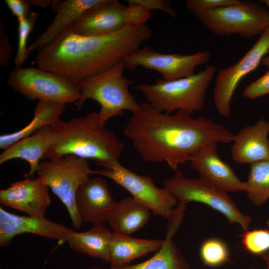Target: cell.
Segmentation results:
<instances>
[{
	"label": "cell",
	"mask_w": 269,
	"mask_h": 269,
	"mask_svg": "<svg viewBox=\"0 0 269 269\" xmlns=\"http://www.w3.org/2000/svg\"><path fill=\"white\" fill-rule=\"evenodd\" d=\"M4 2L17 20L27 17L32 12L28 0H5Z\"/></svg>",
	"instance_id": "cell-34"
},
{
	"label": "cell",
	"mask_w": 269,
	"mask_h": 269,
	"mask_svg": "<svg viewBox=\"0 0 269 269\" xmlns=\"http://www.w3.org/2000/svg\"><path fill=\"white\" fill-rule=\"evenodd\" d=\"M150 209L133 197H127L117 202L108 223L113 232L131 235L142 228L150 216Z\"/></svg>",
	"instance_id": "cell-23"
},
{
	"label": "cell",
	"mask_w": 269,
	"mask_h": 269,
	"mask_svg": "<svg viewBox=\"0 0 269 269\" xmlns=\"http://www.w3.org/2000/svg\"><path fill=\"white\" fill-rule=\"evenodd\" d=\"M74 230L44 216H19L0 208V246L6 247L16 236L30 233L45 238L66 242Z\"/></svg>",
	"instance_id": "cell-14"
},
{
	"label": "cell",
	"mask_w": 269,
	"mask_h": 269,
	"mask_svg": "<svg viewBox=\"0 0 269 269\" xmlns=\"http://www.w3.org/2000/svg\"><path fill=\"white\" fill-rule=\"evenodd\" d=\"M164 243V239L136 238L113 232L109 248L110 268L129 265L137 258L157 252Z\"/></svg>",
	"instance_id": "cell-22"
},
{
	"label": "cell",
	"mask_w": 269,
	"mask_h": 269,
	"mask_svg": "<svg viewBox=\"0 0 269 269\" xmlns=\"http://www.w3.org/2000/svg\"><path fill=\"white\" fill-rule=\"evenodd\" d=\"M269 121L263 118L242 129L234 135L231 147L234 161L252 164L269 156Z\"/></svg>",
	"instance_id": "cell-19"
},
{
	"label": "cell",
	"mask_w": 269,
	"mask_h": 269,
	"mask_svg": "<svg viewBox=\"0 0 269 269\" xmlns=\"http://www.w3.org/2000/svg\"><path fill=\"white\" fill-rule=\"evenodd\" d=\"M103 0H53L51 7L56 13L50 25L28 47V55L53 42L86 11Z\"/></svg>",
	"instance_id": "cell-20"
},
{
	"label": "cell",
	"mask_w": 269,
	"mask_h": 269,
	"mask_svg": "<svg viewBox=\"0 0 269 269\" xmlns=\"http://www.w3.org/2000/svg\"><path fill=\"white\" fill-rule=\"evenodd\" d=\"M31 6L47 7L52 5L53 0H28Z\"/></svg>",
	"instance_id": "cell-36"
},
{
	"label": "cell",
	"mask_w": 269,
	"mask_h": 269,
	"mask_svg": "<svg viewBox=\"0 0 269 269\" xmlns=\"http://www.w3.org/2000/svg\"><path fill=\"white\" fill-rule=\"evenodd\" d=\"M210 57L208 51L192 54L163 53L145 46L129 55L123 61L125 68L131 71L142 66L158 72L164 80L172 81L194 74L196 67L206 64Z\"/></svg>",
	"instance_id": "cell-11"
},
{
	"label": "cell",
	"mask_w": 269,
	"mask_h": 269,
	"mask_svg": "<svg viewBox=\"0 0 269 269\" xmlns=\"http://www.w3.org/2000/svg\"><path fill=\"white\" fill-rule=\"evenodd\" d=\"M49 187L39 177L11 183L0 191V204L32 217L44 216L51 203Z\"/></svg>",
	"instance_id": "cell-16"
},
{
	"label": "cell",
	"mask_w": 269,
	"mask_h": 269,
	"mask_svg": "<svg viewBox=\"0 0 269 269\" xmlns=\"http://www.w3.org/2000/svg\"><path fill=\"white\" fill-rule=\"evenodd\" d=\"M199 254L203 264L209 267H219L230 262L227 244L218 238L205 240L200 246Z\"/></svg>",
	"instance_id": "cell-27"
},
{
	"label": "cell",
	"mask_w": 269,
	"mask_h": 269,
	"mask_svg": "<svg viewBox=\"0 0 269 269\" xmlns=\"http://www.w3.org/2000/svg\"><path fill=\"white\" fill-rule=\"evenodd\" d=\"M75 204L82 223L104 224L110 219L117 202L112 196L106 179L89 178L78 188Z\"/></svg>",
	"instance_id": "cell-15"
},
{
	"label": "cell",
	"mask_w": 269,
	"mask_h": 269,
	"mask_svg": "<svg viewBox=\"0 0 269 269\" xmlns=\"http://www.w3.org/2000/svg\"><path fill=\"white\" fill-rule=\"evenodd\" d=\"M126 7L116 0H103L66 30L85 36H100L117 32L128 26L125 16Z\"/></svg>",
	"instance_id": "cell-17"
},
{
	"label": "cell",
	"mask_w": 269,
	"mask_h": 269,
	"mask_svg": "<svg viewBox=\"0 0 269 269\" xmlns=\"http://www.w3.org/2000/svg\"><path fill=\"white\" fill-rule=\"evenodd\" d=\"M12 45L7 34L4 24L0 19V65L6 66L12 53Z\"/></svg>",
	"instance_id": "cell-33"
},
{
	"label": "cell",
	"mask_w": 269,
	"mask_h": 269,
	"mask_svg": "<svg viewBox=\"0 0 269 269\" xmlns=\"http://www.w3.org/2000/svg\"><path fill=\"white\" fill-rule=\"evenodd\" d=\"M94 174L113 180L146 205L155 215L168 219L176 207L177 200L166 189L157 187L151 177L137 174L120 162L108 168L94 170Z\"/></svg>",
	"instance_id": "cell-10"
},
{
	"label": "cell",
	"mask_w": 269,
	"mask_h": 269,
	"mask_svg": "<svg viewBox=\"0 0 269 269\" xmlns=\"http://www.w3.org/2000/svg\"><path fill=\"white\" fill-rule=\"evenodd\" d=\"M94 173L87 159L74 155L41 161L36 172L64 204L76 229L83 224L76 207V193Z\"/></svg>",
	"instance_id": "cell-6"
},
{
	"label": "cell",
	"mask_w": 269,
	"mask_h": 269,
	"mask_svg": "<svg viewBox=\"0 0 269 269\" xmlns=\"http://www.w3.org/2000/svg\"><path fill=\"white\" fill-rule=\"evenodd\" d=\"M241 1L240 0H187L185 6L190 13L197 16L205 11L237 4Z\"/></svg>",
	"instance_id": "cell-31"
},
{
	"label": "cell",
	"mask_w": 269,
	"mask_h": 269,
	"mask_svg": "<svg viewBox=\"0 0 269 269\" xmlns=\"http://www.w3.org/2000/svg\"><path fill=\"white\" fill-rule=\"evenodd\" d=\"M8 83L14 91L31 100L66 105L76 103L80 96L77 85L59 74L37 67H15Z\"/></svg>",
	"instance_id": "cell-9"
},
{
	"label": "cell",
	"mask_w": 269,
	"mask_h": 269,
	"mask_svg": "<svg viewBox=\"0 0 269 269\" xmlns=\"http://www.w3.org/2000/svg\"><path fill=\"white\" fill-rule=\"evenodd\" d=\"M152 31L147 25H128L111 34L85 36L63 31L36 51L31 64L59 74L75 85L116 66L138 49Z\"/></svg>",
	"instance_id": "cell-2"
},
{
	"label": "cell",
	"mask_w": 269,
	"mask_h": 269,
	"mask_svg": "<svg viewBox=\"0 0 269 269\" xmlns=\"http://www.w3.org/2000/svg\"><path fill=\"white\" fill-rule=\"evenodd\" d=\"M39 16V13L32 11L27 17L18 20V46L14 58L15 67L22 66L28 57L27 40Z\"/></svg>",
	"instance_id": "cell-28"
},
{
	"label": "cell",
	"mask_w": 269,
	"mask_h": 269,
	"mask_svg": "<svg viewBox=\"0 0 269 269\" xmlns=\"http://www.w3.org/2000/svg\"><path fill=\"white\" fill-rule=\"evenodd\" d=\"M121 61L112 68L79 82L80 96L75 103L80 111L84 103L92 99L99 104L100 120L103 124L113 117L122 116L124 111L133 112L139 106L129 91L134 82L124 75Z\"/></svg>",
	"instance_id": "cell-5"
},
{
	"label": "cell",
	"mask_w": 269,
	"mask_h": 269,
	"mask_svg": "<svg viewBox=\"0 0 269 269\" xmlns=\"http://www.w3.org/2000/svg\"><path fill=\"white\" fill-rule=\"evenodd\" d=\"M125 16L128 25L140 26L146 25L151 18V12L142 5L135 3L133 0H127Z\"/></svg>",
	"instance_id": "cell-30"
},
{
	"label": "cell",
	"mask_w": 269,
	"mask_h": 269,
	"mask_svg": "<svg viewBox=\"0 0 269 269\" xmlns=\"http://www.w3.org/2000/svg\"><path fill=\"white\" fill-rule=\"evenodd\" d=\"M262 63L268 67H269V55L267 57H264L262 61Z\"/></svg>",
	"instance_id": "cell-38"
},
{
	"label": "cell",
	"mask_w": 269,
	"mask_h": 269,
	"mask_svg": "<svg viewBox=\"0 0 269 269\" xmlns=\"http://www.w3.org/2000/svg\"><path fill=\"white\" fill-rule=\"evenodd\" d=\"M149 10L158 9L167 13L173 17H176V12L173 8L171 1L168 0H133Z\"/></svg>",
	"instance_id": "cell-35"
},
{
	"label": "cell",
	"mask_w": 269,
	"mask_h": 269,
	"mask_svg": "<svg viewBox=\"0 0 269 269\" xmlns=\"http://www.w3.org/2000/svg\"><path fill=\"white\" fill-rule=\"evenodd\" d=\"M66 105L49 102L38 101L32 120L21 130L0 136V148L2 150L16 141L29 136L41 128L51 125L64 113Z\"/></svg>",
	"instance_id": "cell-25"
},
{
	"label": "cell",
	"mask_w": 269,
	"mask_h": 269,
	"mask_svg": "<svg viewBox=\"0 0 269 269\" xmlns=\"http://www.w3.org/2000/svg\"><path fill=\"white\" fill-rule=\"evenodd\" d=\"M242 243L250 254L262 256L269 252V229L246 231L242 235Z\"/></svg>",
	"instance_id": "cell-29"
},
{
	"label": "cell",
	"mask_w": 269,
	"mask_h": 269,
	"mask_svg": "<svg viewBox=\"0 0 269 269\" xmlns=\"http://www.w3.org/2000/svg\"><path fill=\"white\" fill-rule=\"evenodd\" d=\"M132 113L124 133L141 158L151 163L165 162L173 171L204 145L228 143L234 138L223 125L183 111L161 113L146 102Z\"/></svg>",
	"instance_id": "cell-1"
},
{
	"label": "cell",
	"mask_w": 269,
	"mask_h": 269,
	"mask_svg": "<svg viewBox=\"0 0 269 269\" xmlns=\"http://www.w3.org/2000/svg\"><path fill=\"white\" fill-rule=\"evenodd\" d=\"M246 192L251 202L260 206L269 199V156L251 164Z\"/></svg>",
	"instance_id": "cell-26"
},
{
	"label": "cell",
	"mask_w": 269,
	"mask_h": 269,
	"mask_svg": "<svg viewBox=\"0 0 269 269\" xmlns=\"http://www.w3.org/2000/svg\"><path fill=\"white\" fill-rule=\"evenodd\" d=\"M264 260L266 264V269H269V252L264 254L261 256Z\"/></svg>",
	"instance_id": "cell-37"
},
{
	"label": "cell",
	"mask_w": 269,
	"mask_h": 269,
	"mask_svg": "<svg viewBox=\"0 0 269 269\" xmlns=\"http://www.w3.org/2000/svg\"><path fill=\"white\" fill-rule=\"evenodd\" d=\"M269 52V27L260 35L252 48L235 64L221 69L216 77L213 99L218 113L228 117L231 102L240 81L254 71Z\"/></svg>",
	"instance_id": "cell-12"
},
{
	"label": "cell",
	"mask_w": 269,
	"mask_h": 269,
	"mask_svg": "<svg viewBox=\"0 0 269 269\" xmlns=\"http://www.w3.org/2000/svg\"><path fill=\"white\" fill-rule=\"evenodd\" d=\"M243 95L247 99H254L269 94V70L262 76L247 86Z\"/></svg>",
	"instance_id": "cell-32"
},
{
	"label": "cell",
	"mask_w": 269,
	"mask_h": 269,
	"mask_svg": "<svg viewBox=\"0 0 269 269\" xmlns=\"http://www.w3.org/2000/svg\"><path fill=\"white\" fill-rule=\"evenodd\" d=\"M250 269H253V268H250Z\"/></svg>",
	"instance_id": "cell-41"
},
{
	"label": "cell",
	"mask_w": 269,
	"mask_h": 269,
	"mask_svg": "<svg viewBox=\"0 0 269 269\" xmlns=\"http://www.w3.org/2000/svg\"><path fill=\"white\" fill-rule=\"evenodd\" d=\"M185 208L177 206L167 219L166 235L162 248L150 258L141 263L109 269L92 267L87 269H189V265L172 240L184 215Z\"/></svg>",
	"instance_id": "cell-18"
},
{
	"label": "cell",
	"mask_w": 269,
	"mask_h": 269,
	"mask_svg": "<svg viewBox=\"0 0 269 269\" xmlns=\"http://www.w3.org/2000/svg\"><path fill=\"white\" fill-rule=\"evenodd\" d=\"M197 17L214 34L230 36L237 34L251 38L261 35L269 27V10L260 2L240 3L205 11Z\"/></svg>",
	"instance_id": "cell-7"
},
{
	"label": "cell",
	"mask_w": 269,
	"mask_h": 269,
	"mask_svg": "<svg viewBox=\"0 0 269 269\" xmlns=\"http://www.w3.org/2000/svg\"><path fill=\"white\" fill-rule=\"evenodd\" d=\"M260 2L265 3L267 7H268L269 10V0H261Z\"/></svg>",
	"instance_id": "cell-39"
},
{
	"label": "cell",
	"mask_w": 269,
	"mask_h": 269,
	"mask_svg": "<svg viewBox=\"0 0 269 269\" xmlns=\"http://www.w3.org/2000/svg\"><path fill=\"white\" fill-rule=\"evenodd\" d=\"M267 224L269 226V218L268 219L267 221Z\"/></svg>",
	"instance_id": "cell-40"
},
{
	"label": "cell",
	"mask_w": 269,
	"mask_h": 269,
	"mask_svg": "<svg viewBox=\"0 0 269 269\" xmlns=\"http://www.w3.org/2000/svg\"><path fill=\"white\" fill-rule=\"evenodd\" d=\"M52 143L43 159L74 155L96 160L104 168L119 162L124 147L115 134L101 123L99 113L67 121L60 118L50 126Z\"/></svg>",
	"instance_id": "cell-3"
},
{
	"label": "cell",
	"mask_w": 269,
	"mask_h": 269,
	"mask_svg": "<svg viewBox=\"0 0 269 269\" xmlns=\"http://www.w3.org/2000/svg\"><path fill=\"white\" fill-rule=\"evenodd\" d=\"M217 142L208 143L193 155L191 167L199 178L225 192L246 191V182L242 181L233 168L219 156Z\"/></svg>",
	"instance_id": "cell-13"
},
{
	"label": "cell",
	"mask_w": 269,
	"mask_h": 269,
	"mask_svg": "<svg viewBox=\"0 0 269 269\" xmlns=\"http://www.w3.org/2000/svg\"><path fill=\"white\" fill-rule=\"evenodd\" d=\"M174 175L164 181V188L173 195L179 203L195 202L204 204L219 212L230 223L239 224L244 231L248 230L251 217L243 214L227 192L206 183L201 178L186 177L177 169Z\"/></svg>",
	"instance_id": "cell-8"
},
{
	"label": "cell",
	"mask_w": 269,
	"mask_h": 269,
	"mask_svg": "<svg viewBox=\"0 0 269 269\" xmlns=\"http://www.w3.org/2000/svg\"><path fill=\"white\" fill-rule=\"evenodd\" d=\"M216 71L215 65L183 78L165 81L158 78L154 84L140 83L134 88L145 97L156 111L168 114L183 111L192 115L202 109L209 85Z\"/></svg>",
	"instance_id": "cell-4"
},
{
	"label": "cell",
	"mask_w": 269,
	"mask_h": 269,
	"mask_svg": "<svg viewBox=\"0 0 269 269\" xmlns=\"http://www.w3.org/2000/svg\"><path fill=\"white\" fill-rule=\"evenodd\" d=\"M113 232L104 224H93L85 232L72 231L66 242L73 250L109 263V248Z\"/></svg>",
	"instance_id": "cell-24"
},
{
	"label": "cell",
	"mask_w": 269,
	"mask_h": 269,
	"mask_svg": "<svg viewBox=\"0 0 269 269\" xmlns=\"http://www.w3.org/2000/svg\"><path fill=\"white\" fill-rule=\"evenodd\" d=\"M50 126H44L33 134L4 149L0 155V164L14 159L24 160L29 166L26 176L32 177L38 169L40 160L51 144Z\"/></svg>",
	"instance_id": "cell-21"
}]
</instances>
